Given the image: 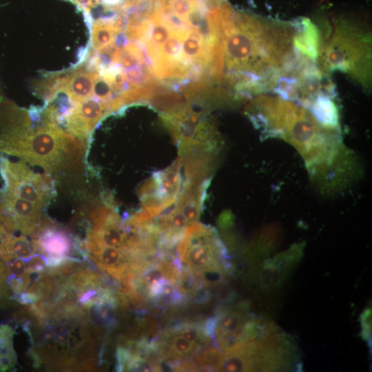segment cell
Listing matches in <instances>:
<instances>
[{"label":"cell","mask_w":372,"mask_h":372,"mask_svg":"<svg viewBox=\"0 0 372 372\" xmlns=\"http://www.w3.org/2000/svg\"><path fill=\"white\" fill-rule=\"evenodd\" d=\"M294 35V24L231 12L223 37L225 81L245 93L274 90L298 63Z\"/></svg>","instance_id":"6da1fadb"},{"label":"cell","mask_w":372,"mask_h":372,"mask_svg":"<svg viewBox=\"0 0 372 372\" xmlns=\"http://www.w3.org/2000/svg\"><path fill=\"white\" fill-rule=\"evenodd\" d=\"M32 320L25 324L37 366L50 369L87 370L96 360L89 309L72 304H31Z\"/></svg>","instance_id":"7a4b0ae2"},{"label":"cell","mask_w":372,"mask_h":372,"mask_svg":"<svg viewBox=\"0 0 372 372\" xmlns=\"http://www.w3.org/2000/svg\"><path fill=\"white\" fill-rule=\"evenodd\" d=\"M85 141L54 123L34 130L22 128L0 138V150L20 157L48 174L79 172L83 166Z\"/></svg>","instance_id":"3957f363"},{"label":"cell","mask_w":372,"mask_h":372,"mask_svg":"<svg viewBox=\"0 0 372 372\" xmlns=\"http://www.w3.org/2000/svg\"><path fill=\"white\" fill-rule=\"evenodd\" d=\"M317 59L323 72L340 70L369 90L371 85V36L363 25L340 21L321 34Z\"/></svg>","instance_id":"277c9868"},{"label":"cell","mask_w":372,"mask_h":372,"mask_svg":"<svg viewBox=\"0 0 372 372\" xmlns=\"http://www.w3.org/2000/svg\"><path fill=\"white\" fill-rule=\"evenodd\" d=\"M178 259L196 273L230 267L225 247L214 229L198 223L188 225L177 243Z\"/></svg>","instance_id":"5b68a950"},{"label":"cell","mask_w":372,"mask_h":372,"mask_svg":"<svg viewBox=\"0 0 372 372\" xmlns=\"http://www.w3.org/2000/svg\"><path fill=\"white\" fill-rule=\"evenodd\" d=\"M0 170L6 183L5 192L32 201L41 209L55 193L50 174L36 173L23 161L0 160Z\"/></svg>","instance_id":"8992f818"},{"label":"cell","mask_w":372,"mask_h":372,"mask_svg":"<svg viewBox=\"0 0 372 372\" xmlns=\"http://www.w3.org/2000/svg\"><path fill=\"white\" fill-rule=\"evenodd\" d=\"M183 157L166 169L154 172L138 190L142 209L151 218L158 216L176 202L182 189Z\"/></svg>","instance_id":"52a82bcc"},{"label":"cell","mask_w":372,"mask_h":372,"mask_svg":"<svg viewBox=\"0 0 372 372\" xmlns=\"http://www.w3.org/2000/svg\"><path fill=\"white\" fill-rule=\"evenodd\" d=\"M37 252L45 258L48 267H53L73 259L70 254L74 242L69 231L46 218L32 237Z\"/></svg>","instance_id":"ba28073f"},{"label":"cell","mask_w":372,"mask_h":372,"mask_svg":"<svg viewBox=\"0 0 372 372\" xmlns=\"http://www.w3.org/2000/svg\"><path fill=\"white\" fill-rule=\"evenodd\" d=\"M5 203L16 224L17 230L32 237L39 230L46 216L42 209L33 202L5 192Z\"/></svg>","instance_id":"9c48e42d"},{"label":"cell","mask_w":372,"mask_h":372,"mask_svg":"<svg viewBox=\"0 0 372 372\" xmlns=\"http://www.w3.org/2000/svg\"><path fill=\"white\" fill-rule=\"evenodd\" d=\"M163 342L162 353L168 359H180L191 355L196 350L198 345L190 342L181 335L169 331Z\"/></svg>","instance_id":"30bf717a"},{"label":"cell","mask_w":372,"mask_h":372,"mask_svg":"<svg viewBox=\"0 0 372 372\" xmlns=\"http://www.w3.org/2000/svg\"><path fill=\"white\" fill-rule=\"evenodd\" d=\"M14 330L8 324L0 325V371L13 369L17 355L13 348Z\"/></svg>","instance_id":"8fae6325"},{"label":"cell","mask_w":372,"mask_h":372,"mask_svg":"<svg viewBox=\"0 0 372 372\" xmlns=\"http://www.w3.org/2000/svg\"><path fill=\"white\" fill-rule=\"evenodd\" d=\"M37 253L35 246L26 237H12L8 246V254L27 260Z\"/></svg>","instance_id":"7c38bea8"},{"label":"cell","mask_w":372,"mask_h":372,"mask_svg":"<svg viewBox=\"0 0 372 372\" xmlns=\"http://www.w3.org/2000/svg\"><path fill=\"white\" fill-rule=\"evenodd\" d=\"M174 333L181 335L190 342L196 345L207 342L209 338L205 332L204 328L201 325L197 324H182L174 327L169 330Z\"/></svg>","instance_id":"4fadbf2b"},{"label":"cell","mask_w":372,"mask_h":372,"mask_svg":"<svg viewBox=\"0 0 372 372\" xmlns=\"http://www.w3.org/2000/svg\"><path fill=\"white\" fill-rule=\"evenodd\" d=\"M224 355L216 348H208L197 358V362L205 369L222 371L224 363Z\"/></svg>","instance_id":"5bb4252c"},{"label":"cell","mask_w":372,"mask_h":372,"mask_svg":"<svg viewBox=\"0 0 372 372\" xmlns=\"http://www.w3.org/2000/svg\"><path fill=\"white\" fill-rule=\"evenodd\" d=\"M12 236L0 223V256L8 254V246Z\"/></svg>","instance_id":"9a60e30c"},{"label":"cell","mask_w":372,"mask_h":372,"mask_svg":"<svg viewBox=\"0 0 372 372\" xmlns=\"http://www.w3.org/2000/svg\"><path fill=\"white\" fill-rule=\"evenodd\" d=\"M362 327H363V329H362V331L364 333L363 334V337L364 339L366 340H369V337L371 335V333H369V332L371 333V310H369V309H366V311H364L363 315H362Z\"/></svg>","instance_id":"2e32d148"},{"label":"cell","mask_w":372,"mask_h":372,"mask_svg":"<svg viewBox=\"0 0 372 372\" xmlns=\"http://www.w3.org/2000/svg\"><path fill=\"white\" fill-rule=\"evenodd\" d=\"M81 8L85 9L87 11L90 8L94 7L99 2V0H74Z\"/></svg>","instance_id":"e0dca14e"},{"label":"cell","mask_w":372,"mask_h":372,"mask_svg":"<svg viewBox=\"0 0 372 372\" xmlns=\"http://www.w3.org/2000/svg\"><path fill=\"white\" fill-rule=\"evenodd\" d=\"M122 0H102V1L107 5L113 6L120 3Z\"/></svg>","instance_id":"ac0fdd59"}]
</instances>
